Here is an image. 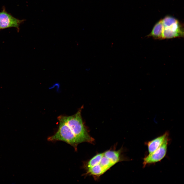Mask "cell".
I'll return each mask as SVG.
<instances>
[{
    "label": "cell",
    "instance_id": "cell-10",
    "mask_svg": "<svg viewBox=\"0 0 184 184\" xmlns=\"http://www.w3.org/2000/svg\"><path fill=\"white\" fill-rule=\"evenodd\" d=\"M0 29H1L0 28Z\"/></svg>",
    "mask_w": 184,
    "mask_h": 184
},
{
    "label": "cell",
    "instance_id": "cell-6",
    "mask_svg": "<svg viewBox=\"0 0 184 184\" xmlns=\"http://www.w3.org/2000/svg\"><path fill=\"white\" fill-rule=\"evenodd\" d=\"M169 135L168 132L167 131L162 135L148 142L147 143V145L149 153H152L157 150L166 139L168 137Z\"/></svg>",
    "mask_w": 184,
    "mask_h": 184
},
{
    "label": "cell",
    "instance_id": "cell-9",
    "mask_svg": "<svg viewBox=\"0 0 184 184\" xmlns=\"http://www.w3.org/2000/svg\"><path fill=\"white\" fill-rule=\"evenodd\" d=\"M164 28L167 27L178 21L176 19L173 17L167 16L162 19Z\"/></svg>",
    "mask_w": 184,
    "mask_h": 184
},
{
    "label": "cell",
    "instance_id": "cell-7",
    "mask_svg": "<svg viewBox=\"0 0 184 184\" xmlns=\"http://www.w3.org/2000/svg\"><path fill=\"white\" fill-rule=\"evenodd\" d=\"M164 27L162 19L158 22L154 26L152 31L148 35L157 39H162V34Z\"/></svg>",
    "mask_w": 184,
    "mask_h": 184
},
{
    "label": "cell",
    "instance_id": "cell-3",
    "mask_svg": "<svg viewBox=\"0 0 184 184\" xmlns=\"http://www.w3.org/2000/svg\"><path fill=\"white\" fill-rule=\"evenodd\" d=\"M59 126L56 132L48 138L49 141H61L73 146L75 151L79 143L75 135L65 121L63 116L58 117Z\"/></svg>",
    "mask_w": 184,
    "mask_h": 184
},
{
    "label": "cell",
    "instance_id": "cell-2",
    "mask_svg": "<svg viewBox=\"0 0 184 184\" xmlns=\"http://www.w3.org/2000/svg\"><path fill=\"white\" fill-rule=\"evenodd\" d=\"M81 109L73 115L63 117L79 143L84 142L92 143L94 139L89 135L84 126L81 117Z\"/></svg>",
    "mask_w": 184,
    "mask_h": 184
},
{
    "label": "cell",
    "instance_id": "cell-4",
    "mask_svg": "<svg viewBox=\"0 0 184 184\" xmlns=\"http://www.w3.org/2000/svg\"><path fill=\"white\" fill-rule=\"evenodd\" d=\"M168 142L167 137L157 150L144 158L143 164L144 167L147 165L159 162L164 158L166 153Z\"/></svg>",
    "mask_w": 184,
    "mask_h": 184
},
{
    "label": "cell",
    "instance_id": "cell-5",
    "mask_svg": "<svg viewBox=\"0 0 184 184\" xmlns=\"http://www.w3.org/2000/svg\"><path fill=\"white\" fill-rule=\"evenodd\" d=\"M23 21L15 18L4 10L0 12V29L14 27L18 29L20 24Z\"/></svg>",
    "mask_w": 184,
    "mask_h": 184
},
{
    "label": "cell",
    "instance_id": "cell-8",
    "mask_svg": "<svg viewBox=\"0 0 184 184\" xmlns=\"http://www.w3.org/2000/svg\"><path fill=\"white\" fill-rule=\"evenodd\" d=\"M183 33L174 31L168 29L164 28L162 39H170L183 36Z\"/></svg>",
    "mask_w": 184,
    "mask_h": 184
},
{
    "label": "cell",
    "instance_id": "cell-1",
    "mask_svg": "<svg viewBox=\"0 0 184 184\" xmlns=\"http://www.w3.org/2000/svg\"><path fill=\"white\" fill-rule=\"evenodd\" d=\"M122 150L110 149L97 154L84 163L83 167L86 172L84 175L98 179L116 164L125 159L123 157Z\"/></svg>",
    "mask_w": 184,
    "mask_h": 184
}]
</instances>
